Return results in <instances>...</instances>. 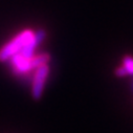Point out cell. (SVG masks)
I'll return each instance as SVG.
<instances>
[{"label": "cell", "instance_id": "obj_5", "mask_svg": "<svg viewBox=\"0 0 133 133\" xmlns=\"http://www.w3.org/2000/svg\"><path fill=\"white\" fill-rule=\"evenodd\" d=\"M123 66L127 71V75L133 77V58L130 56H126L123 59Z\"/></svg>", "mask_w": 133, "mask_h": 133}, {"label": "cell", "instance_id": "obj_2", "mask_svg": "<svg viewBox=\"0 0 133 133\" xmlns=\"http://www.w3.org/2000/svg\"><path fill=\"white\" fill-rule=\"evenodd\" d=\"M48 74H49V67L47 64H43L39 66L38 68H36L35 77H34V80H32V85H31V97L35 101H39L43 95Z\"/></svg>", "mask_w": 133, "mask_h": 133}, {"label": "cell", "instance_id": "obj_4", "mask_svg": "<svg viewBox=\"0 0 133 133\" xmlns=\"http://www.w3.org/2000/svg\"><path fill=\"white\" fill-rule=\"evenodd\" d=\"M37 46H38V44H37V42H36L34 36H32V37L25 43V45L21 48V50L19 51V54H20L24 59L29 60V59H31L32 57H34L35 49H36Z\"/></svg>", "mask_w": 133, "mask_h": 133}, {"label": "cell", "instance_id": "obj_6", "mask_svg": "<svg viewBox=\"0 0 133 133\" xmlns=\"http://www.w3.org/2000/svg\"><path fill=\"white\" fill-rule=\"evenodd\" d=\"M34 38H35L37 44L40 45V44L44 41V39L46 38V31H45L43 28H39V29H37V30L34 32Z\"/></svg>", "mask_w": 133, "mask_h": 133}, {"label": "cell", "instance_id": "obj_7", "mask_svg": "<svg viewBox=\"0 0 133 133\" xmlns=\"http://www.w3.org/2000/svg\"><path fill=\"white\" fill-rule=\"evenodd\" d=\"M114 74H115V76H116V77H119V78H123V77L128 76V75H127V71H126V69H125L124 66H121V67H117V68L115 69Z\"/></svg>", "mask_w": 133, "mask_h": 133}, {"label": "cell", "instance_id": "obj_3", "mask_svg": "<svg viewBox=\"0 0 133 133\" xmlns=\"http://www.w3.org/2000/svg\"><path fill=\"white\" fill-rule=\"evenodd\" d=\"M49 60H50L49 54H42V55H39L37 57H32L31 59L26 60L16 71H17V74L27 72V71H29L31 69L38 68L39 66H41L43 64H47L49 62Z\"/></svg>", "mask_w": 133, "mask_h": 133}, {"label": "cell", "instance_id": "obj_1", "mask_svg": "<svg viewBox=\"0 0 133 133\" xmlns=\"http://www.w3.org/2000/svg\"><path fill=\"white\" fill-rule=\"evenodd\" d=\"M34 36V32L29 29L23 30L17 35L11 42L6 43L2 48H0V62H6L12 56L19 52L25 43Z\"/></svg>", "mask_w": 133, "mask_h": 133}]
</instances>
